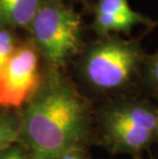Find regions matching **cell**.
<instances>
[{"mask_svg": "<svg viewBox=\"0 0 158 159\" xmlns=\"http://www.w3.org/2000/svg\"><path fill=\"white\" fill-rule=\"evenodd\" d=\"M41 86L38 52L32 45L16 47L0 76V107L19 108Z\"/></svg>", "mask_w": 158, "mask_h": 159, "instance_id": "obj_5", "label": "cell"}, {"mask_svg": "<svg viewBox=\"0 0 158 159\" xmlns=\"http://www.w3.org/2000/svg\"><path fill=\"white\" fill-rule=\"evenodd\" d=\"M93 28L101 37L129 35L138 26L152 28L155 22L130 7L127 0H99L93 9Z\"/></svg>", "mask_w": 158, "mask_h": 159, "instance_id": "obj_6", "label": "cell"}, {"mask_svg": "<svg viewBox=\"0 0 158 159\" xmlns=\"http://www.w3.org/2000/svg\"><path fill=\"white\" fill-rule=\"evenodd\" d=\"M58 159H83V157L81 155V150H75L62 155Z\"/></svg>", "mask_w": 158, "mask_h": 159, "instance_id": "obj_11", "label": "cell"}, {"mask_svg": "<svg viewBox=\"0 0 158 159\" xmlns=\"http://www.w3.org/2000/svg\"><path fill=\"white\" fill-rule=\"evenodd\" d=\"M41 5V0H0V25L32 26Z\"/></svg>", "mask_w": 158, "mask_h": 159, "instance_id": "obj_7", "label": "cell"}, {"mask_svg": "<svg viewBox=\"0 0 158 159\" xmlns=\"http://www.w3.org/2000/svg\"><path fill=\"white\" fill-rule=\"evenodd\" d=\"M32 29L37 45L52 70L64 67L81 49V16L58 0L43 3Z\"/></svg>", "mask_w": 158, "mask_h": 159, "instance_id": "obj_4", "label": "cell"}, {"mask_svg": "<svg viewBox=\"0 0 158 159\" xmlns=\"http://www.w3.org/2000/svg\"><path fill=\"white\" fill-rule=\"evenodd\" d=\"M2 119V117H1V112H0V120Z\"/></svg>", "mask_w": 158, "mask_h": 159, "instance_id": "obj_14", "label": "cell"}, {"mask_svg": "<svg viewBox=\"0 0 158 159\" xmlns=\"http://www.w3.org/2000/svg\"><path fill=\"white\" fill-rule=\"evenodd\" d=\"M97 125L111 153L140 158L157 143L158 108L132 94L114 98L101 109Z\"/></svg>", "mask_w": 158, "mask_h": 159, "instance_id": "obj_3", "label": "cell"}, {"mask_svg": "<svg viewBox=\"0 0 158 159\" xmlns=\"http://www.w3.org/2000/svg\"><path fill=\"white\" fill-rule=\"evenodd\" d=\"M147 53L139 40L102 37L84 52L80 72L90 89L114 98L127 96L141 83Z\"/></svg>", "mask_w": 158, "mask_h": 159, "instance_id": "obj_2", "label": "cell"}, {"mask_svg": "<svg viewBox=\"0 0 158 159\" xmlns=\"http://www.w3.org/2000/svg\"><path fill=\"white\" fill-rule=\"evenodd\" d=\"M8 155H9V157H11V159H26L24 155H23L21 152H19L18 150L11 152Z\"/></svg>", "mask_w": 158, "mask_h": 159, "instance_id": "obj_12", "label": "cell"}, {"mask_svg": "<svg viewBox=\"0 0 158 159\" xmlns=\"http://www.w3.org/2000/svg\"><path fill=\"white\" fill-rule=\"evenodd\" d=\"M141 83L150 94L158 98V48L152 55L147 56Z\"/></svg>", "mask_w": 158, "mask_h": 159, "instance_id": "obj_8", "label": "cell"}, {"mask_svg": "<svg viewBox=\"0 0 158 159\" xmlns=\"http://www.w3.org/2000/svg\"><path fill=\"white\" fill-rule=\"evenodd\" d=\"M22 122L16 118H2L0 120V151L8 147L21 134Z\"/></svg>", "mask_w": 158, "mask_h": 159, "instance_id": "obj_9", "label": "cell"}, {"mask_svg": "<svg viewBox=\"0 0 158 159\" xmlns=\"http://www.w3.org/2000/svg\"><path fill=\"white\" fill-rule=\"evenodd\" d=\"M21 134L33 159H58L82 150L90 127V111L81 94L52 70L27 105Z\"/></svg>", "mask_w": 158, "mask_h": 159, "instance_id": "obj_1", "label": "cell"}, {"mask_svg": "<svg viewBox=\"0 0 158 159\" xmlns=\"http://www.w3.org/2000/svg\"><path fill=\"white\" fill-rule=\"evenodd\" d=\"M157 108H158V106H157ZM157 143H158V134H157Z\"/></svg>", "mask_w": 158, "mask_h": 159, "instance_id": "obj_15", "label": "cell"}, {"mask_svg": "<svg viewBox=\"0 0 158 159\" xmlns=\"http://www.w3.org/2000/svg\"><path fill=\"white\" fill-rule=\"evenodd\" d=\"M16 48V47L15 46V40L11 33L6 29L0 28V76L8 64V61L11 60Z\"/></svg>", "mask_w": 158, "mask_h": 159, "instance_id": "obj_10", "label": "cell"}, {"mask_svg": "<svg viewBox=\"0 0 158 159\" xmlns=\"http://www.w3.org/2000/svg\"><path fill=\"white\" fill-rule=\"evenodd\" d=\"M3 159H11V157H9V155H7V156H6L5 158H3Z\"/></svg>", "mask_w": 158, "mask_h": 159, "instance_id": "obj_13", "label": "cell"}]
</instances>
